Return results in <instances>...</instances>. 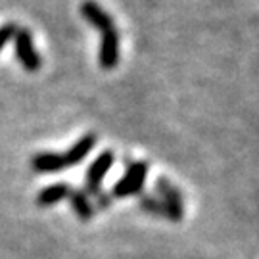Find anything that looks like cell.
<instances>
[{"instance_id":"cell-1","label":"cell","mask_w":259,"mask_h":259,"mask_svg":"<svg viewBox=\"0 0 259 259\" xmlns=\"http://www.w3.org/2000/svg\"><path fill=\"white\" fill-rule=\"evenodd\" d=\"M81 14L91 25L100 31V54H98L100 67L113 69L119 64V33L111 16L94 0H84L81 4Z\"/></svg>"},{"instance_id":"cell-2","label":"cell","mask_w":259,"mask_h":259,"mask_svg":"<svg viewBox=\"0 0 259 259\" xmlns=\"http://www.w3.org/2000/svg\"><path fill=\"white\" fill-rule=\"evenodd\" d=\"M146 175H148V163L146 161H133L127 167L125 177L113 185L111 194L115 198H129V196L140 194Z\"/></svg>"},{"instance_id":"cell-3","label":"cell","mask_w":259,"mask_h":259,"mask_svg":"<svg viewBox=\"0 0 259 259\" xmlns=\"http://www.w3.org/2000/svg\"><path fill=\"white\" fill-rule=\"evenodd\" d=\"M14 38H16V56H18L21 67H23L25 71H29V73L38 71L42 62H40L38 52L35 50L31 31H29V29H23V27H18Z\"/></svg>"},{"instance_id":"cell-4","label":"cell","mask_w":259,"mask_h":259,"mask_svg":"<svg viewBox=\"0 0 259 259\" xmlns=\"http://www.w3.org/2000/svg\"><path fill=\"white\" fill-rule=\"evenodd\" d=\"M113 159H115V156H113L111 150H104L102 154L94 159L93 165L89 167V171H87V179H84L87 192H91V194H98L100 192V183H102L106 173L113 165Z\"/></svg>"},{"instance_id":"cell-5","label":"cell","mask_w":259,"mask_h":259,"mask_svg":"<svg viewBox=\"0 0 259 259\" xmlns=\"http://www.w3.org/2000/svg\"><path fill=\"white\" fill-rule=\"evenodd\" d=\"M156 188H157V192L161 194L163 204L167 205L169 219H171V221H181V219L185 217V200H183L181 192H179L169 181H165V179H159L156 183Z\"/></svg>"},{"instance_id":"cell-6","label":"cell","mask_w":259,"mask_h":259,"mask_svg":"<svg viewBox=\"0 0 259 259\" xmlns=\"http://www.w3.org/2000/svg\"><path fill=\"white\" fill-rule=\"evenodd\" d=\"M94 146H96V135H94V133H89V135L81 137V139L77 140L73 146H71V148L64 154L65 165H67V167H69V165H79L84 157L93 152Z\"/></svg>"},{"instance_id":"cell-7","label":"cell","mask_w":259,"mask_h":259,"mask_svg":"<svg viewBox=\"0 0 259 259\" xmlns=\"http://www.w3.org/2000/svg\"><path fill=\"white\" fill-rule=\"evenodd\" d=\"M31 167L35 173H56L60 169H65L64 154H54V152H40L35 154L31 159Z\"/></svg>"},{"instance_id":"cell-8","label":"cell","mask_w":259,"mask_h":259,"mask_svg":"<svg viewBox=\"0 0 259 259\" xmlns=\"http://www.w3.org/2000/svg\"><path fill=\"white\" fill-rule=\"evenodd\" d=\"M69 185L67 183H56V185H50L47 188H42L37 196V204L40 207H50V205L58 204L60 200H64L69 196Z\"/></svg>"},{"instance_id":"cell-9","label":"cell","mask_w":259,"mask_h":259,"mask_svg":"<svg viewBox=\"0 0 259 259\" xmlns=\"http://www.w3.org/2000/svg\"><path fill=\"white\" fill-rule=\"evenodd\" d=\"M67 198L71 200V205H73L75 213H77L83 221H91V219H93L94 205L83 190H69V196H67Z\"/></svg>"},{"instance_id":"cell-10","label":"cell","mask_w":259,"mask_h":259,"mask_svg":"<svg viewBox=\"0 0 259 259\" xmlns=\"http://www.w3.org/2000/svg\"><path fill=\"white\" fill-rule=\"evenodd\" d=\"M140 207L144 211L154 213V215H161V217L169 219V211H167V205L163 204V200H157V198H152V196H142L140 198Z\"/></svg>"},{"instance_id":"cell-11","label":"cell","mask_w":259,"mask_h":259,"mask_svg":"<svg viewBox=\"0 0 259 259\" xmlns=\"http://www.w3.org/2000/svg\"><path fill=\"white\" fill-rule=\"evenodd\" d=\"M16 31H18V25H16V23H4V25L0 27V52H2V48L8 45L10 38H14Z\"/></svg>"}]
</instances>
